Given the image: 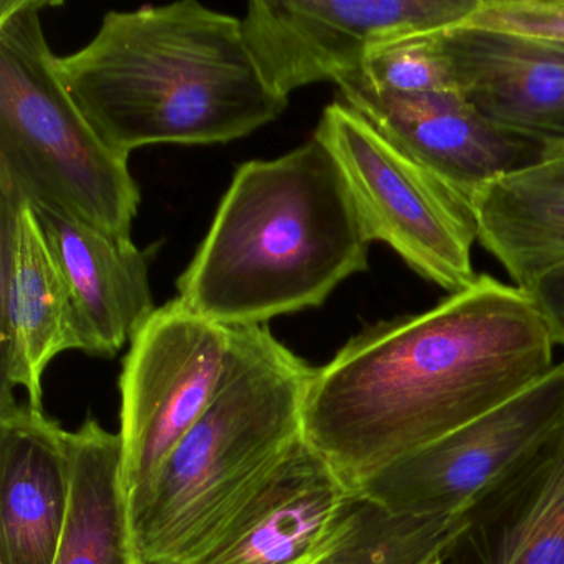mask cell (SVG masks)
<instances>
[{
    "instance_id": "1",
    "label": "cell",
    "mask_w": 564,
    "mask_h": 564,
    "mask_svg": "<svg viewBox=\"0 0 564 564\" xmlns=\"http://www.w3.org/2000/svg\"><path fill=\"white\" fill-rule=\"evenodd\" d=\"M554 348L527 292L478 275L427 312L368 326L315 368L303 437L356 497L389 465L550 375Z\"/></svg>"
},
{
    "instance_id": "2",
    "label": "cell",
    "mask_w": 564,
    "mask_h": 564,
    "mask_svg": "<svg viewBox=\"0 0 564 564\" xmlns=\"http://www.w3.org/2000/svg\"><path fill=\"white\" fill-rule=\"evenodd\" d=\"M58 74L120 156L154 144H223L279 120L289 100L263 80L242 19L184 0L110 11Z\"/></svg>"
},
{
    "instance_id": "3",
    "label": "cell",
    "mask_w": 564,
    "mask_h": 564,
    "mask_svg": "<svg viewBox=\"0 0 564 564\" xmlns=\"http://www.w3.org/2000/svg\"><path fill=\"white\" fill-rule=\"evenodd\" d=\"M369 242L335 158L316 140L234 174L177 299L224 326L319 308L366 272Z\"/></svg>"
},
{
    "instance_id": "4",
    "label": "cell",
    "mask_w": 564,
    "mask_h": 564,
    "mask_svg": "<svg viewBox=\"0 0 564 564\" xmlns=\"http://www.w3.org/2000/svg\"><path fill=\"white\" fill-rule=\"evenodd\" d=\"M315 368L269 326H230L219 389L153 480L130 495L141 564H187L305 441Z\"/></svg>"
},
{
    "instance_id": "5",
    "label": "cell",
    "mask_w": 564,
    "mask_h": 564,
    "mask_svg": "<svg viewBox=\"0 0 564 564\" xmlns=\"http://www.w3.org/2000/svg\"><path fill=\"white\" fill-rule=\"evenodd\" d=\"M55 6L0 2V186L131 239L140 187L62 82L42 25Z\"/></svg>"
},
{
    "instance_id": "6",
    "label": "cell",
    "mask_w": 564,
    "mask_h": 564,
    "mask_svg": "<svg viewBox=\"0 0 564 564\" xmlns=\"http://www.w3.org/2000/svg\"><path fill=\"white\" fill-rule=\"evenodd\" d=\"M313 137L335 158L369 242L391 247L448 295L478 279L467 200L345 101L325 108Z\"/></svg>"
},
{
    "instance_id": "7",
    "label": "cell",
    "mask_w": 564,
    "mask_h": 564,
    "mask_svg": "<svg viewBox=\"0 0 564 564\" xmlns=\"http://www.w3.org/2000/svg\"><path fill=\"white\" fill-rule=\"evenodd\" d=\"M230 348V326L197 315L181 299L134 333L120 378L123 471L143 490L209 409Z\"/></svg>"
},
{
    "instance_id": "8",
    "label": "cell",
    "mask_w": 564,
    "mask_h": 564,
    "mask_svg": "<svg viewBox=\"0 0 564 564\" xmlns=\"http://www.w3.org/2000/svg\"><path fill=\"white\" fill-rule=\"evenodd\" d=\"M481 0H252L247 47L279 97L359 70L371 48L465 24Z\"/></svg>"
},
{
    "instance_id": "9",
    "label": "cell",
    "mask_w": 564,
    "mask_h": 564,
    "mask_svg": "<svg viewBox=\"0 0 564 564\" xmlns=\"http://www.w3.org/2000/svg\"><path fill=\"white\" fill-rule=\"evenodd\" d=\"M563 427L560 362L520 394L389 465L356 498L409 517L462 513Z\"/></svg>"
},
{
    "instance_id": "10",
    "label": "cell",
    "mask_w": 564,
    "mask_h": 564,
    "mask_svg": "<svg viewBox=\"0 0 564 564\" xmlns=\"http://www.w3.org/2000/svg\"><path fill=\"white\" fill-rule=\"evenodd\" d=\"M338 88L341 101L470 206L488 184L546 154V144L494 123L455 91L399 95L352 80Z\"/></svg>"
},
{
    "instance_id": "11",
    "label": "cell",
    "mask_w": 564,
    "mask_h": 564,
    "mask_svg": "<svg viewBox=\"0 0 564 564\" xmlns=\"http://www.w3.org/2000/svg\"><path fill=\"white\" fill-rule=\"evenodd\" d=\"M80 349L77 316L31 203L0 186V378L44 409L52 359Z\"/></svg>"
},
{
    "instance_id": "12",
    "label": "cell",
    "mask_w": 564,
    "mask_h": 564,
    "mask_svg": "<svg viewBox=\"0 0 564 564\" xmlns=\"http://www.w3.org/2000/svg\"><path fill=\"white\" fill-rule=\"evenodd\" d=\"M356 501L303 441L187 564H313Z\"/></svg>"
},
{
    "instance_id": "13",
    "label": "cell",
    "mask_w": 564,
    "mask_h": 564,
    "mask_svg": "<svg viewBox=\"0 0 564 564\" xmlns=\"http://www.w3.org/2000/svg\"><path fill=\"white\" fill-rule=\"evenodd\" d=\"M458 94L484 117L564 147V44L460 24L441 31Z\"/></svg>"
},
{
    "instance_id": "14",
    "label": "cell",
    "mask_w": 564,
    "mask_h": 564,
    "mask_svg": "<svg viewBox=\"0 0 564 564\" xmlns=\"http://www.w3.org/2000/svg\"><path fill=\"white\" fill-rule=\"evenodd\" d=\"M31 206L70 295L82 351L113 358L158 310L147 253L61 207Z\"/></svg>"
},
{
    "instance_id": "15",
    "label": "cell",
    "mask_w": 564,
    "mask_h": 564,
    "mask_svg": "<svg viewBox=\"0 0 564 564\" xmlns=\"http://www.w3.org/2000/svg\"><path fill=\"white\" fill-rule=\"evenodd\" d=\"M70 490L67 431L0 389V564H54Z\"/></svg>"
},
{
    "instance_id": "16",
    "label": "cell",
    "mask_w": 564,
    "mask_h": 564,
    "mask_svg": "<svg viewBox=\"0 0 564 564\" xmlns=\"http://www.w3.org/2000/svg\"><path fill=\"white\" fill-rule=\"evenodd\" d=\"M442 564H564V427L460 513Z\"/></svg>"
},
{
    "instance_id": "17",
    "label": "cell",
    "mask_w": 564,
    "mask_h": 564,
    "mask_svg": "<svg viewBox=\"0 0 564 564\" xmlns=\"http://www.w3.org/2000/svg\"><path fill=\"white\" fill-rule=\"evenodd\" d=\"M471 210L478 242L527 292L564 263V147L488 184Z\"/></svg>"
},
{
    "instance_id": "18",
    "label": "cell",
    "mask_w": 564,
    "mask_h": 564,
    "mask_svg": "<svg viewBox=\"0 0 564 564\" xmlns=\"http://www.w3.org/2000/svg\"><path fill=\"white\" fill-rule=\"evenodd\" d=\"M72 490L54 564H141L120 434L88 417L67 431Z\"/></svg>"
},
{
    "instance_id": "19",
    "label": "cell",
    "mask_w": 564,
    "mask_h": 564,
    "mask_svg": "<svg viewBox=\"0 0 564 564\" xmlns=\"http://www.w3.org/2000/svg\"><path fill=\"white\" fill-rule=\"evenodd\" d=\"M460 524V513L409 517L358 498L313 564H429L441 556Z\"/></svg>"
},
{
    "instance_id": "20",
    "label": "cell",
    "mask_w": 564,
    "mask_h": 564,
    "mask_svg": "<svg viewBox=\"0 0 564 564\" xmlns=\"http://www.w3.org/2000/svg\"><path fill=\"white\" fill-rule=\"evenodd\" d=\"M345 80L389 94H458L442 47L441 31L405 35L371 48L359 70L338 84Z\"/></svg>"
},
{
    "instance_id": "21",
    "label": "cell",
    "mask_w": 564,
    "mask_h": 564,
    "mask_svg": "<svg viewBox=\"0 0 564 564\" xmlns=\"http://www.w3.org/2000/svg\"><path fill=\"white\" fill-rule=\"evenodd\" d=\"M465 24L564 44V0H481Z\"/></svg>"
},
{
    "instance_id": "22",
    "label": "cell",
    "mask_w": 564,
    "mask_h": 564,
    "mask_svg": "<svg viewBox=\"0 0 564 564\" xmlns=\"http://www.w3.org/2000/svg\"><path fill=\"white\" fill-rule=\"evenodd\" d=\"M527 293L546 319L556 346H564V263L540 276Z\"/></svg>"
},
{
    "instance_id": "23",
    "label": "cell",
    "mask_w": 564,
    "mask_h": 564,
    "mask_svg": "<svg viewBox=\"0 0 564 564\" xmlns=\"http://www.w3.org/2000/svg\"><path fill=\"white\" fill-rule=\"evenodd\" d=\"M429 564H442V563H441V556L435 557V560H434V561H431V563H429Z\"/></svg>"
}]
</instances>
